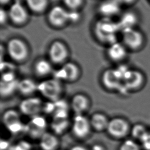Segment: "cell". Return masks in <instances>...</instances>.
<instances>
[{"label": "cell", "instance_id": "cell-1", "mask_svg": "<svg viewBox=\"0 0 150 150\" xmlns=\"http://www.w3.org/2000/svg\"><path fill=\"white\" fill-rule=\"evenodd\" d=\"M38 90L45 97L53 102L59 100L62 92V86L56 79H50L42 82L38 85Z\"/></svg>", "mask_w": 150, "mask_h": 150}, {"label": "cell", "instance_id": "cell-2", "mask_svg": "<svg viewBox=\"0 0 150 150\" xmlns=\"http://www.w3.org/2000/svg\"><path fill=\"white\" fill-rule=\"evenodd\" d=\"M106 130L112 138L121 139L128 135L130 131V126L124 118L114 117L109 121Z\"/></svg>", "mask_w": 150, "mask_h": 150}, {"label": "cell", "instance_id": "cell-3", "mask_svg": "<svg viewBox=\"0 0 150 150\" xmlns=\"http://www.w3.org/2000/svg\"><path fill=\"white\" fill-rule=\"evenodd\" d=\"M122 37L125 46L132 50L140 49L145 41L144 35L134 28L123 29Z\"/></svg>", "mask_w": 150, "mask_h": 150}, {"label": "cell", "instance_id": "cell-4", "mask_svg": "<svg viewBox=\"0 0 150 150\" xmlns=\"http://www.w3.org/2000/svg\"><path fill=\"white\" fill-rule=\"evenodd\" d=\"M120 25L110 21H102L97 23L96 27V32L97 36L104 42H115V35Z\"/></svg>", "mask_w": 150, "mask_h": 150}, {"label": "cell", "instance_id": "cell-5", "mask_svg": "<svg viewBox=\"0 0 150 150\" xmlns=\"http://www.w3.org/2000/svg\"><path fill=\"white\" fill-rule=\"evenodd\" d=\"M7 50L10 57L18 62L24 60L28 54V49L26 44L18 38L12 39L8 42Z\"/></svg>", "mask_w": 150, "mask_h": 150}, {"label": "cell", "instance_id": "cell-6", "mask_svg": "<svg viewBox=\"0 0 150 150\" xmlns=\"http://www.w3.org/2000/svg\"><path fill=\"white\" fill-rule=\"evenodd\" d=\"M91 129L90 119L83 114L76 115L71 125L72 132L76 137L79 139L86 138L89 135Z\"/></svg>", "mask_w": 150, "mask_h": 150}, {"label": "cell", "instance_id": "cell-7", "mask_svg": "<svg viewBox=\"0 0 150 150\" xmlns=\"http://www.w3.org/2000/svg\"><path fill=\"white\" fill-rule=\"evenodd\" d=\"M2 121L9 131L13 134L20 132L24 128L18 112L14 110L11 109L4 112Z\"/></svg>", "mask_w": 150, "mask_h": 150}, {"label": "cell", "instance_id": "cell-8", "mask_svg": "<svg viewBox=\"0 0 150 150\" xmlns=\"http://www.w3.org/2000/svg\"><path fill=\"white\" fill-rule=\"evenodd\" d=\"M43 108L41 100L37 97H30L23 100L19 104L21 112L25 115L35 117L38 115Z\"/></svg>", "mask_w": 150, "mask_h": 150}, {"label": "cell", "instance_id": "cell-9", "mask_svg": "<svg viewBox=\"0 0 150 150\" xmlns=\"http://www.w3.org/2000/svg\"><path fill=\"white\" fill-rule=\"evenodd\" d=\"M46 122L45 118L39 115L32 117V119L25 127L28 134L32 138H40L46 132Z\"/></svg>", "mask_w": 150, "mask_h": 150}, {"label": "cell", "instance_id": "cell-10", "mask_svg": "<svg viewBox=\"0 0 150 150\" xmlns=\"http://www.w3.org/2000/svg\"><path fill=\"white\" fill-rule=\"evenodd\" d=\"M143 74L138 70H128L125 71L122 82L128 89L137 90L141 87L144 82Z\"/></svg>", "mask_w": 150, "mask_h": 150}, {"label": "cell", "instance_id": "cell-11", "mask_svg": "<svg viewBox=\"0 0 150 150\" xmlns=\"http://www.w3.org/2000/svg\"><path fill=\"white\" fill-rule=\"evenodd\" d=\"M70 19V13L60 6L52 8L48 14V20L50 23L55 26H61L64 25Z\"/></svg>", "mask_w": 150, "mask_h": 150}, {"label": "cell", "instance_id": "cell-12", "mask_svg": "<svg viewBox=\"0 0 150 150\" xmlns=\"http://www.w3.org/2000/svg\"><path fill=\"white\" fill-rule=\"evenodd\" d=\"M49 55L53 62L60 63L66 59L68 51L67 47L62 42L55 41L51 44L49 47Z\"/></svg>", "mask_w": 150, "mask_h": 150}, {"label": "cell", "instance_id": "cell-13", "mask_svg": "<svg viewBox=\"0 0 150 150\" xmlns=\"http://www.w3.org/2000/svg\"><path fill=\"white\" fill-rule=\"evenodd\" d=\"M8 14L12 21L16 24L23 23L28 19L27 11L19 2H16L11 6Z\"/></svg>", "mask_w": 150, "mask_h": 150}, {"label": "cell", "instance_id": "cell-14", "mask_svg": "<svg viewBox=\"0 0 150 150\" xmlns=\"http://www.w3.org/2000/svg\"><path fill=\"white\" fill-rule=\"evenodd\" d=\"M121 81H122V76L115 70H107L103 75V84L109 90L117 89Z\"/></svg>", "mask_w": 150, "mask_h": 150}, {"label": "cell", "instance_id": "cell-15", "mask_svg": "<svg viewBox=\"0 0 150 150\" xmlns=\"http://www.w3.org/2000/svg\"><path fill=\"white\" fill-rule=\"evenodd\" d=\"M70 106L76 115H83L89 108V100L84 94H77L72 98Z\"/></svg>", "mask_w": 150, "mask_h": 150}, {"label": "cell", "instance_id": "cell-16", "mask_svg": "<svg viewBox=\"0 0 150 150\" xmlns=\"http://www.w3.org/2000/svg\"><path fill=\"white\" fill-rule=\"evenodd\" d=\"M39 144L42 150H57L59 141L55 134L46 132L40 137Z\"/></svg>", "mask_w": 150, "mask_h": 150}, {"label": "cell", "instance_id": "cell-17", "mask_svg": "<svg viewBox=\"0 0 150 150\" xmlns=\"http://www.w3.org/2000/svg\"><path fill=\"white\" fill-rule=\"evenodd\" d=\"M109 121L107 117L101 112H95L90 118L91 128L98 132L106 130Z\"/></svg>", "mask_w": 150, "mask_h": 150}, {"label": "cell", "instance_id": "cell-18", "mask_svg": "<svg viewBox=\"0 0 150 150\" xmlns=\"http://www.w3.org/2000/svg\"><path fill=\"white\" fill-rule=\"evenodd\" d=\"M108 57L113 61H121L127 54L126 48L124 45L118 42H114L111 44L107 50Z\"/></svg>", "mask_w": 150, "mask_h": 150}, {"label": "cell", "instance_id": "cell-19", "mask_svg": "<svg viewBox=\"0 0 150 150\" xmlns=\"http://www.w3.org/2000/svg\"><path fill=\"white\" fill-rule=\"evenodd\" d=\"M79 74V70L77 66L72 63H67L60 70L59 76L65 80L71 81L75 80Z\"/></svg>", "mask_w": 150, "mask_h": 150}, {"label": "cell", "instance_id": "cell-20", "mask_svg": "<svg viewBox=\"0 0 150 150\" xmlns=\"http://www.w3.org/2000/svg\"><path fill=\"white\" fill-rule=\"evenodd\" d=\"M120 4L117 0L105 1L100 6V11L103 15L106 16L115 15L120 10Z\"/></svg>", "mask_w": 150, "mask_h": 150}, {"label": "cell", "instance_id": "cell-21", "mask_svg": "<svg viewBox=\"0 0 150 150\" xmlns=\"http://www.w3.org/2000/svg\"><path fill=\"white\" fill-rule=\"evenodd\" d=\"M69 124L67 118H53L51 128L55 134L61 135L66 131Z\"/></svg>", "mask_w": 150, "mask_h": 150}, {"label": "cell", "instance_id": "cell-22", "mask_svg": "<svg viewBox=\"0 0 150 150\" xmlns=\"http://www.w3.org/2000/svg\"><path fill=\"white\" fill-rule=\"evenodd\" d=\"M38 85L31 79H23L19 81L18 89L23 95H30L38 90Z\"/></svg>", "mask_w": 150, "mask_h": 150}, {"label": "cell", "instance_id": "cell-23", "mask_svg": "<svg viewBox=\"0 0 150 150\" xmlns=\"http://www.w3.org/2000/svg\"><path fill=\"white\" fill-rule=\"evenodd\" d=\"M19 81L15 79L11 80H2L1 84V94L3 97H8L11 95L18 89Z\"/></svg>", "mask_w": 150, "mask_h": 150}, {"label": "cell", "instance_id": "cell-24", "mask_svg": "<svg viewBox=\"0 0 150 150\" xmlns=\"http://www.w3.org/2000/svg\"><path fill=\"white\" fill-rule=\"evenodd\" d=\"M138 18L137 15L132 12L125 13L121 18L119 25L123 29L127 28H133L137 23Z\"/></svg>", "mask_w": 150, "mask_h": 150}, {"label": "cell", "instance_id": "cell-25", "mask_svg": "<svg viewBox=\"0 0 150 150\" xmlns=\"http://www.w3.org/2000/svg\"><path fill=\"white\" fill-rule=\"evenodd\" d=\"M35 70L38 75L44 76L51 71L52 67L48 61L42 59L36 62L35 66Z\"/></svg>", "mask_w": 150, "mask_h": 150}, {"label": "cell", "instance_id": "cell-26", "mask_svg": "<svg viewBox=\"0 0 150 150\" xmlns=\"http://www.w3.org/2000/svg\"><path fill=\"white\" fill-rule=\"evenodd\" d=\"M29 8L35 12L43 11L47 6V0H26Z\"/></svg>", "mask_w": 150, "mask_h": 150}, {"label": "cell", "instance_id": "cell-27", "mask_svg": "<svg viewBox=\"0 0 150 150\" xmlns=\"http://www.w3.org/2000/svg\"><path fill=\"white\" fill-rule=\"evenodd\" d=\"M148 129L141 124H135L131 129V135L134 138L139 140V141L144 137Z\"/></svg>", "mask_w": 150, "mask_h": 150}, {"label": "cell", "instance_id": "cell-28", "mask_svg": "<svg viewBox=\"0 0 150 150\" xmlns=\"http://www.w3.org/2000/svg\"><path fill=\"white\" fill-rule=\"evenodd\" d=\"M118 150H141V148L135 141L127 139L122 142Z\"/></svg>", "mask_w": 150, "mask_h": 150}, {"label": "cell", "instance_id": "cell-29", "mask_svg": "<svg viewBox=\"0 0 150 150\" xmlns=\"http://www.w3.org/2000/svg\"><path fill=\"white\" fill-rule=\"evenodd\" d=\"M142 147L145 150H150V130L147 132L140 141Z\"/></svg>", "mask_w": 150, "mask_h": 150}, {"label": "cell", "instance_id": "cell-30", "mask_svg": "<svg viewBox=\"0 0 150 150\" xmlns=\"http://www.w3.org/2000/svg\"><path fill=\"white\" fill-rule=\"evenodd\" d=\"M65 5L70 9L75 10L82 4L83 0H63Z\"/></svg>", "mask_w": 150, "mask_h": 150}, {"label": "cell", "instance_id": "cell-31", "mask_svg": "<svg viewBox=\"0 0 150 150\" xmlns=\"http://www.w3.org/2000/svg\"><path fill=\"white\" fill-rule=\"evenodd\" d=\"M0 22H1V24L2 25L4 23H5V22L7 20V18H8V13L3 9H1V12H0Z\"/></svg>", "mask_w": 150, "mask_h": 150}, {"label": "cell", "instance_id": "cell-32", "mask_svg": "<svg viewBox=\"0 0 150 150\" xmlns=\"http://www.w3.org/2000/svg\"><path fill=\"white\" fill-rule=\"evenodd\" d=\"M70 150H88L86 147L82 145H74L72 146Z\"/></svg>", "mask_w": 150, "mask_h": 150}, {"label": "cell", "instance_id": "cell-33", "mask_svg": "<svg viewBox=\"0 0 150 150\" xmlns=\"http://www.w3.org/2000/svg\"><path fill=\"white\" fill-rule=\"evenodd\" d=\"M136 0H117V1L120 4H131L134 3Z\"/></svg>", "mask_w": 150, "mask_h": 150}, {"label": "cell", "instance_id": "cell-34", "mask_svg": "<svg viewBox=\"0 0 150 150\" xmlns=\"http://www.w3.org/2000/svg\"><path fill=\"white\" fill-rule=\"evenodd\" d=\"M10 0H0L1 4H7Z\"/></svg>", "mask_w": 150, "mask_h": 150}, {"label": "cell", "instance_id": "cell-35", "mask_svg": "<svg viewBox=\"0 0 150 150\" xmlns=\"http://www.w3.org/2000/svg\"><path fill=\"white\" fill-rule=\"evenodd\" d=\"M149 1H150V0H149Z\"/></svg>", "mask_w": 150, "mask_h": 150}]
</instances>
